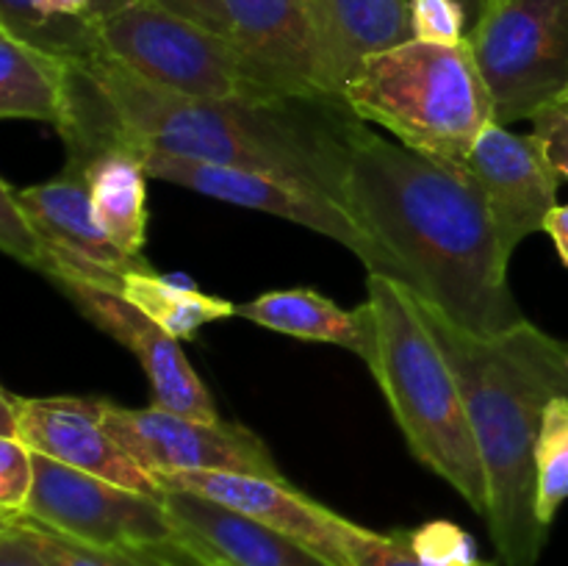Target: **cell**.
I'll return each mask as SVG.
<instances>
[{
	"instance_id": "18",
	"label": "cell",
	"mask_w": 568,
	"mask_h": 566,
	"mask_svg": "<svg viewBox=\"0 0 568 566\" xmlns=\"http://www.w3.org/2000/svg\"><path fill=\"white\" fill-rule=\"evenodd\" d=\"M325 44L336 92H344L361 61L410 42L408 0H308Z\"/></svg>"
},
{
	"instance_id": "33",
	"label": "cell",
	"mask_w": 568,
	"mask_h": 566,
	"mask_svg": "<svg viewBox=\"0 0 568 566\" xmlns=\"http://www.w3.org/2000/svg\"><path fill=\"white\" fill-rule=\"evenodd\" d=\"M0 566H50L14 525L0 522Z\"/></svg>"
},
{
	"instance_id": "8",
	"label": "cell",
	"mask_w": 568,
	"mask_h": 566,
	"mask_svg": "<svg viewBox=\"0 0 568 566\" xmlns=\"http://www.w3.org/2000/svg\"><path fill=\"white\" fill-rule=\"evenodd\" d=\"M22 516L87 547L192 558L178 542L161 494L133 492L33 453V488Z\"/></svg>"
},
{
	"instance_id": "25",
	"label": "cell",
	"mask_w": 568,
	"mask_h": 566,
	"mask_svg": "<svg viewBox=\"0 0 568 566\" xmlns=\"http://www.w3.org/2000/svg\"><path fill=\"white\" fill-rule=\"evenodd\" d=\"M0 522H9L20 530V536L48 560L50 566H197L194 558H170V555L153 553H114V549L87 547L81 542L61 536V533L48 530L39 522L28 516H0Z\"/></svg>"
},
{
	"instance_id": "5",
	"label": "cell",
	"mask_w": 568,
	"mask_h": 566,
	"mask_svg": "<svg viewBox=\"0 0 568 566\" xmlns=\"http://www.w3.org/2000/svg\"><path fill=\"white\" fill-rule=\"evenodd\" d=\"M342 98L358 120L453 166H466L477 139L494 125L491 92L469 42L410 39L369 55L344 83Z\"/></svg>"
},
{
	"instance_id": "15",
	"label": "cell",
	"mask_w": 568,
	"mask_h": 566,
	"mask_svg": "<svg viewBox=\"0 0 568 566\" xmlns=\"http://www.w3.org/2000/svg\"><path fill=\"white\" fill-rule=\"evenodd\" d=\"M227 37L286 94H338L308 0H222Z\"/></svg>"
},
{
	"instance_id": "28",
	"label": "cell",
	"mask_w": 568,
	"mask_h": 566,
	"mask_svg": "<svg viewBox=\"0 0 568 566\" xmlns=\"http://www.w3.org/2000/svg\"><path fill=\"white\" fill-rule=\"evenodd\" d=\"M414 39L436 44H464L469 20L458 0H408Z\"/></svg>"
},
{
	"instance_id": "17",
	"label": "cell",
	"mask_w": 568,
	"mask_h": 566,
	"mask_svg": "<svg viewBox=\"0 0 568 566\" xmlns=\"http://www.w3.org/2000/svg\"><path fill=\"white\" fill-rule=\"evenodd\" d=\"M14 198L53 247L67 250L122 277L136 270H150L144 255H128L125 250L116 247L94 220L87 178L78 166L64 164L61 175L53 181L33 183L26 189L14 186Z\"/></svg>"
},
{
	"instance_id": "7",
	"label": "cell",
	"mask_w": 568,
	"mask_h": 566,
	"mask_svg": "<svg viewBox=\"0 0 568 566\" xmlns=\"http://www.w3.org/2000/svg\"><path fill=\"white\" fill-rule=\"evenodd\" d=\"M466 42L491 92L497 125L568 103V0H499Z\"/></svg>"
},
{
	"instance_id": "20",
	"label": "cell",
	"mask_w": 568,
	"mask_h": 566,
	"mask_svg": "<svg viewBox=\"0 0 568 566\" xmlns=\"http://www.w3.org/2000/svg\"><path fill=\"white\" fill-rule=\"evenodd\" d=\"M72 105V59L0 31V117L61 131Z\"/></svg>"
},
{
	"instance_id": "3",
	"label": "cell",
	"mask_w": 568,
	"mask_h": 566,
	"mask_svg": "<svg viewBox=\"0 0 568 566\" xmlns=\"http://www.w3.org/2000/svg\"><path fill=\"white\" fill-rule=\"evenodd\" d=\"M469 408L488 481L486 525L503 566H536L549 527L536 511V444L549 400L568 397V342L530 320L480 338L416 297Z\"/></svg>"
},
{
	"instance_id": "12",
	"label": "cell",
	"mask_w": 568,
	"mask_h": 566,
	"mask_svg": "<svg viewBox=\"0 0 568 566\" xmlns=\"http://www.w3.org/2000/svg\"><path fill=\"white\" fill-rule=\"evenodd\" d=\"M466 172L486 194L505 255L532 233L547 228L558 209L560 175L544 155L536 133H514L508 125H488L466 159Z\"/></svg>"
},
{
	"instance_id": "22",
	"label": "cell",
	"mask_w": 568,
	"mask_h": 566,
	"mask_svg": "<svg viewBox=\"0 0 568 566\" xmlns=\"http://www.w3.org/2000/svg\"><path fill=\"white\" fill-rule=\"evenodd\" d=\"M120 294L178 342L194 338L200 327H205L209 322L227 320L236 314V303L231 300L200 292L178 277L159 275L153 266L125 275Z\"/></svg>"
},
{
	"instance_id": "10",
	"label": "cell",
	"mask_w": 568,
	"mask_h": 566,
	"mask_svg": "<svg viewBox=\"0 0 568 566\" xmlns=\"http://www.w3.org/2000/svg\"><path fill=\"white\" fill-rule=\"evenodd\" d=\"M105 427L153 477L166 472H242L283 481L270 447L236 422L194 420L159 405L125 408L105 400Z\"/></svg>"
},
{
	"instance_id": "1",
	"label": "cell",
	"mask_w": 568,
	"mask_h": 566,
	"mask_svg": "<svg viewBox=\"0 0 568 566\" xmlns=\"http://www.w3.org/2000/svg\"><path fill=\"white\" fill-rule=\"evenodd\" d=\"M344 209L386 253L397 283L453 325L491 338L527 322L486 194L466 166L388 142L364 122L353 139Z\"/></svg>"
},
{
	"instance_id": "6",
	"label": "cell",
	"mask_w": 568,
	"mask_h": 566,
	"mask_svg": "<svg viewBox=\"0 0 568 566\" xmlns=\"http://www.w3.org/2000/svg\"><path fill=\"white\" fill-rule=\"evenodd\" d=\"M100 50L144 81L197 100L286 98L233 39L166 9L159 0H139L94 20Z\"/></svg>"
},
{
	"instance_id": "24",
	"label": "cell",
	"mask_w": 568,
	"mask_h": 566,
	"mask_svg": "<svg viewBox=\"0 0 568 566\" xmlns=\"http://www.w3.org/2000/svg\"><path fill=\"white\" fill-rule=\"evenodd\" d=\"M568 499V397L549 400L536 444V511L552 527Z\"/></svg>"
},
{
	"instance_id": "14",
	"label": "cell",
	"mask_w": 568,
	"mask_h": 566,
	"mask_svg": "<svg viewBox=\"0 0 568 566\" xmlns=\"http://www.w3.org/2000/svg\"><path fill=\"white\" fill-rule=\"evenodd\" d=\"M59 289L94 327L109 333L114 342L136 355L142 372L148 375L153 405L194 420H222L216 414L214 397L181 350V342L172 338L164 327L155 325L136 305L111 289L89 286V283H61Z\"/></svg>"
},
{
	"instance_id": "32",
	"label": "cell",
	"mask_w": 568,
	"mask_h": 566,
	"mask_svg": "<svg viewBox=\"0 0 568 566\" xmlns=\"http://www.w3.org/2000/svg\"><path fill=\"white\" fill-rule=\"evenodd\" d=\"M159 3L178 11V14L189 17V20L200 22V26L211 28V31L222 33V37H227V17L225 9H222V0H159Z\"/></svg>"
},
{
	"instance_id": "36",
	"label": "cell",
	"mask_w": 568,
	"mask_h": 566,
	"mask_svg": "<svg viewBox=\"0 0 568 566\" xmlns=\"http://www.w3.org/2000/svg\"><path fill=\"white\" fill-rule=\"evenodd\" d=\"M458 3L464 6L466 20H469V33H471L477 26H480L483 17H486L488 3H491V0H458Z\"/></svg>"
},
{
	"instance_id": "35",
	"label": "cell",
	"mask_w": 568,
	"mask_h": 566,
	"mask_svg": "<svg viewBox=\"0 0 568 566\" xmlns=\"http://www.w3.org/2000/svg\"><path fill=\"white\" fill-rule=\"evenodd\" d=\"M544 231H547L549 236H552L555 247H558L560 261H564V264L568 266V203L566 205H558V209H555L552 214H549L547 228H544Z\"/></svg>"
},
{
	"instance_id": "31",
	"label": "cell",
	"mask_w": 568,
	"mask_h": 566,
	"mask_svg": "<svg viewBox=\"0 0 568 566\" xmlns=\"http://www.w3.org/2000/svg\"><path fill=\"white\" fill-rule=\"evenodd\" d=\"M532 133L541 142L552 170L568 181V103H555L532 117Z\"/></svg>"
},
{
	"instance_id": "23",
	"label": "cell",
	"mask_w": 568,
	"mask_h": 566,
	"mask_svg": "<svg viewBox=\"0 0 568 566\" xmlns=\"http://www.w3.org/2000/svg\"><path fill=\"white\" fill-rule=\"evenodd\" d=\"M0 31H9L22 42H31L72 61L100 53L94 20L89 17L50 20L39 9V0H0Z\"/></svg>"
},
{
	"instance_id": "37",
	"label": "cell",
	"mask_w": 568,
	"mask_h": 566,
	"mask_svg": "<svg viewBox=\"0 0 568 566\" xmlns=\"http://www.w3.org/2000/svg\"><path fill=\"white\" fill-rule=\"evenodd\" d=\"M139 3V0H94V11H92V20H100V17H109L114 11L128 9V6Z\"/></svg>"
},
{
	"instance_id": "21",
	"label": "cell",
	"mask_w": 568,
	"mask_h": 566,
	"mask_svg": "<svg viewBox=\"0 0 568 566\" xmlns=\"http://www.w3.org/2000/svg\"><path fill=\"white\" fill-rule=\"evenodd\" d=\"M94 220L128 255H142L148 239V170L128 148L100 153L83 166Z\"/></svg>"
},
{
	"instance_id": "26",
	"label": "cell",
	"mask_w": 568,
	"mask_h": 566,
	"mask_svg": "<svg viewBox=\"0 0 568 566\" xmlns=\"http://www.w3.org/2000/svg\"><path fill=\"white\" fill-rule=\"evenodd\" d=\"M416 558L427 566H483L477 544L460 525L447 519L425 522L416 530H405Z\"/></svg>"
},
{
	"instance_id": "27",
	"label": "cell",
	"mask_w": 568,
	"mask_h": 566,
	"mask_svg": "<svg viewBox=\"0 0 568 566\" xmlns=\"http://www.w3.org/2000/svg\"><path fill=\"white\" fill-rule=\"evenodd\" d=\"M0 247L6 255L37 272L48 259V239L17 203L14 186L9 181L0 183Z\"/></svg>"
},
{
	"instance_id": "29",
	"label": "cell",
	"mask_w": 568,
	"mask_h": 566,
	"mask_svg": "<svg viewBox=\"0 0 568 566\" xmlns=\"http://www.w3.org/2000/svg\"><path fill=\"white\" fill-rule=\"evenodd\" d=\"M33 488V449L20 438L0 436V516L26 511Z\"/></svg>"
},
{
	"instance_id": "4",
	"label": "cell",
	"mask_w": 568,
	"mask_h": 566,
	"mask_svg": "<svg viewBox=\"0 0 568 566\" xmlns=\"http://www.w3.org/2000/svg\"><path fill=\"white\" fill-rule=\"evenodd\" d=\"M366 309L372 316V353L366 366L375 375L408 449L419 464L444 477L475 514L486 516V466L471 431L469 408L416 297L403 283L369 272Z\"/></svg>"
},
{
	"instance_id": "38",
	"label": "cell",
	"mask_w": 568,
	"mask_h": 566,
	"mask_svg": "<svg viewBox=\"0 0 568 566\" xmlns=\"http://www.w3.org/2000/svg\"><path fill=\"white\" fill-rule=\"evenodd\" d=\"M494 3H499V0H491V3H488V9H491V6H494Z\"/></svg>"
},
{
	"instance_id": "11",
	"label": "cell",
	"mask_w": 568,
	"mask_h": 566,
	"mask_svg": "<svg viewBox=\"0 0 568 566\" xmlns=\"http://www.w3.org/2000/svg\"><path fill=\"white\" fill-rule=\"evenodd\" d=\"M0 436L20 438L33 453L72 469L89 472L116 486L161 494L159 481L136 464L105 427V400L94 397H22L0 392Z\"/></svg>"
},
{
	"instance_id": "2",
	"label": "cell",
	"mask_w": 568,
	"mask_h": 566,
	"mask_svg": "<svg viewBox=\"0 0 568 566\" xmlns=\"http://www.w3.org/2000/svg\"><path fill=\"white\" fill-rule=\"evenodd\" d=\"M114 111L111 150L148 148L297 181L344 205L353 139L364 120L342 94L197 100L144 81L103 50L81 59Z\"/></svg>"
},
{
	"instance_id": "19",
	"label": "cell",
	"mask_w": 568,
	"mask_h": 566,
	"mask_svg": "<svg viewBox=\"0 0 568 566\" xmlns=\"http://www.w3.org/2000/svg\"><path fill=\"white\" fill-rule=\"evenodd\" d=\"M236 314L266 331L286 333L305 342L338 344L364 361L372 353V316L366 303L347 311L316 289L264 292L250 303H239Z\"/></svg>"
},
{
	"instance_id": "13",
	"label": "cell",
	"mask_w": 568,
	"mask_h": 566,
	"mask_svg": "<svg viewBox=\"0 0 568 566\" xmlns=\"http://www.w3.org/2000/svg\"><path fill=\"white\" fill-rule=\"evenodd\" d=\"M161 488H181L227 505L283 536L294 538L331 566H353L349 527L353 522L311 499L283 477L242 475V472H166L155 477Z\"/></svg>"
},
{
	"instance_id": "30",
	"label": "cell",
	"mask_w": 568,
	"mask_h": 566,
	"mask_svg": "<svg viewBox=\"0 0 568 566\" xmlns=\"http://www.w3.org/2000/svg\"><path fill=\"white\" fill-rule=\"evenodd\" d=\"M349 558H353V566H427L414 555L405 530L375 533L355 522L349 527ZM483 566L497 564L486 560Z\"/></svg>"
},
{
	"instance_id": "34",
	"label": "cell",
	"mask_w": 568,
	"mask_h": 566,
	"mask_svg": "<svg viewBox=\"0 0 568 566\" xmlns=\"http://www.w3.org/2000/svg\"><path fill=\"white\" fill-rule=\"evenodd\" d=\"M39 9L50 20H59V17H89L92 20L94 0H39Z\"/></svg>"
},
{
	"instance_id": "16",
	"label": "cell",
	"mask_w": 568,
	"mask_h": 566,
	"mask_svg": "<svg viewBox=\"0 0 568 566\" xmlns=\"http://www.w3.org/2000/svg\"><path fill=\"white\" fill-rule=\"evenodd\" d=\"M178 542L200 566H331L294 538L181 488H161Z\"/></svg>"
},
{
	"instance_id": "9",
	"label": "cell",
	"mask_w": 568,
	"mask_h": 566,
	"mask_svg": "<svg viewBox=\"0 0 568 566\" xmlns=\"http://www.w3.org/2000/svg\"><path fill=\"white\" fill-rule=\"evenodd\" d=\"M131 153L142 161L148 175L155 181L175 183V186L192 189V192L222 200V203L266 211V214L281 216V220L297 222V225L353 250L369 272L397 281V270L386 259V253L355 225L349 211L327 194L314 192L297 181L270 175V172L209 164V161L183 159V155H170L148 148H131Z\"/></svg>"
}]
</instances>
